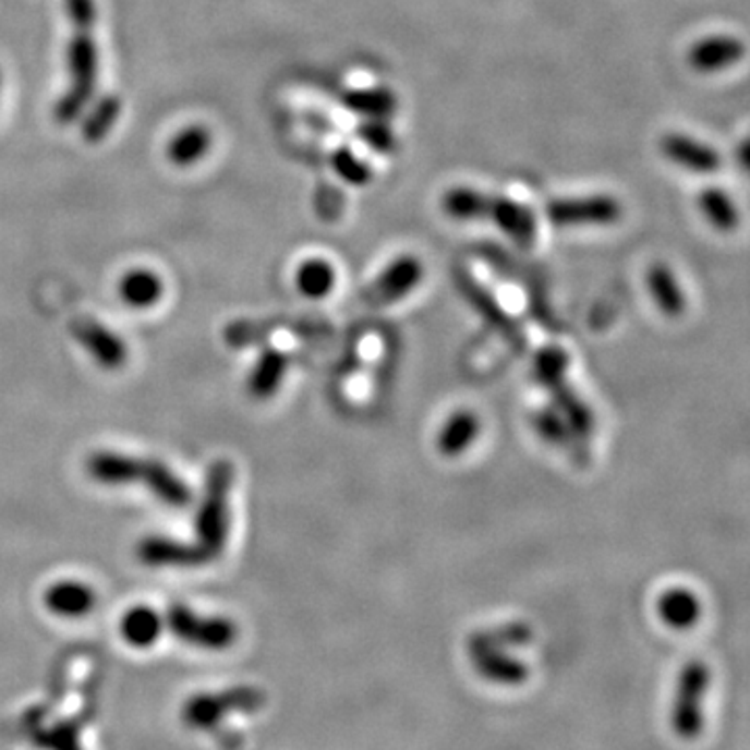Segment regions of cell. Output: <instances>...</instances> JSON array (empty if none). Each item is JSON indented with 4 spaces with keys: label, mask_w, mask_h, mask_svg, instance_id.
<instances>
[{
    "label": "cell",
    "mask_w": 750,
    "mask_h": 750,
    "mask_svg": "<svg viewBox=\"0 0 750 750\" xmlns=\"http://www.w3.org/2000/svg\"><path fill=\"white\" fill-rule=\"evenodd\" d=\"M86 471L102 486H144L167 507L180 509L192 503V491L186 482L159 459L98 450L88 457Z\"/></svg>",
    "instance_id": "1"
},
{
    "label": "cell",
    "mask_w": 750,
    "mask_h": 750,
    "mask_svg": "<svg viewBox=\"0 0 750 750\" xmlns=\"http://www.w3.org/2000/svg\"><path fill=\"white\" fill-rule=\"evenodd\" d=\"M234 484V468L230 461L219 459L207 473L205 494L196 513V546L203 551L207 561L221 555L230 536V493Z\"/></svg>",
    "instance_id": "2"
},
{
    "label": "cell",
    "mask_w": 750,
    "mask_h": 750,
    "mask_svg": "<svg viewBox=\"0 0 750 750\" xmlns=\"http://www.w3.org/2000/svg\"><path fill=\"white\" fill-rule=\"evenodd\" d=\"M569 354L559 347H546L534 359V375L540 384L553 395L562 420L578 436L590 434L594 418L584 400L569 386L567 379Z\"/></svg>",
    "instance_id": "3"
},
{
    "label": "cell",
    "mask_w": 750,
    "mask_h": 750,
    "mask_svg": "<svg viewBox=\"0 0 750 750\" xmlns=\"http://www.w3.org/2000/svg\"><path fill=\"white\" fill-rule=\"evenodd\" d=\"M165 626L188 646L211 653L226 651L238 640V626L232 619L198 613L186 605H173L165 617Z\"/></svg>",
    "instance_id": "4"
},
{
    "label": "cell",
    "mask_w": 750,
    "mask_h": 750,
    "mask_svg": "<svg viewBox=\"0 0 750 750\" xmlns=\"http://www.w3.org/2000/svg\"><path fill=\"white\" fill-rule=\"evenodd\" d=\"M265 704V694L255 686H235L221 692H203L182 706V722L190 729L219 726L228 713H253Z\"/></svg>",
    "instance_id": "5"
},
{
    "label": "cell",
    "mask_w": 750,
    "mask_h": 750,
    "mask_svg": "<svg viewBox=\"0 0 750 750\" xmlns=\"http://www.w3.org/2000/svg\"><path fill=\"white\" fill-rule=\"evenodd\" d=\"M619 217L621 205L605 194L555 198L546 205V219L559 228L610 226L619 221Z\"/></svg>",
    "instance_id": "6"
},
{
    "label": "cell",
    "mask_w": 750,
    "mask_h": 750,
    "mask_svg": "<svg viewBox=\"0 0 750 750\" xmlns=\"http://www.w3.org/2000/svg\"><path fill=\"white\" fill-rule=\"evenodd\" d=\"M71 334L77 344L88 352L102 370H119L128 361V344L118 331L105 324L84 317L71 324Z\"/></svg>",
    "instance_id": "7"
},
{
    "label": "cell",
    "mask_w": 750,
    "mask_h": 750,
    "mask_svg": "<svg viewBox=\"0 0 750 750\" xmlns=\"http://www.w3.org/2000/svg\"><path fill=\"white\" fill-rule=\"evenodd\" d=\"M423 280V263L413 255L397 257L375 278L367 299L374 305H392L411 294Z\"/></svg>",
    "instance_id": "8"
},
{
    "label": "cell",
    "mask_w": 750,
    "mask_h": 750,
    "mask_svg": "<svg viewBox=\"0 0 750 750\" xmlns=\"http://www.w3.org/2000/svg\"><path fill=\"white\" fill-rule=\"evenodd\" d=\"M469 656L477 676L498 686H519L530 678L528 665L507 653V649H494L469 642Z\"/></svg>",
    "instance_id": "9"
},
{
    "label": "cell",
    "mask_w": 750,
    "mask_h": 750,
    "mask_svg": "<svg viewBox=\"0 0 750 750\" xmlns=\"http://www.w3.org/2000/svg\"><path fill=\"white\" fill-rule=\"evenodd\" d=\"M455 280L461 290V294L468 299L471 306L493 326L500 331V336L511 342L513 347H523V334L516 322L505 313V309L496 303L493 294L480 286V281L473 280L469 274L457 269Z\"/></svg>",
    "instance_id": "10"
},
{
    "label": "cell",
    "mask_w": 750,
    "mask_h": 750,
    "mask_svg": "<svg viewBox=\"0 0 750 750\" xmlns=\"http://www.w3.org/2000/svg\"><path fill=\"white\" fill-rule=\"evenodd\" d=\"M488 219L503 234L509 235L517 246L530 249L536 242V217L525 205H519L505 196H493Z\"/></svg>",
    "instance_id": "11"
},
{
    "label": "cell",
    "mask_w": 750,
    "mask_h": 750,
    "mask_svg": "<svg viewBox=\"0 0 750 750\" xmlns=\"http://www.w3.org/2000/svg\"><path fill=\"white\" fill-rule=\"evenodd\" d=\"M138 559L148 567H198L205 565L207 557L196 544H186L164 536H148L141 540Z\"/></svg>",
    "instance_id": "12"
},
{
    "label": "cell",
    "mask_w": 750,
    "mask_h": 750,
    "mask_svg": "<svg viewBox=\"0 0 750 750\" xmlns=\"http://www.w3.org/2000/svg\"><path fill=\"white\" fill-rule=\"evenodd\" d=\"M45 607L57 617L80 619L93 613L96 607V592L93 586L80 580H59L47 588Z\"/></svg>",
    "instance_id": "13"
},
{
    "label": "cell",
    "mask_w": 750,
    "mask_h": 750,
    "mask_svg": "<svg viewBox=\"0 0 750 750\" xmlns=\"http://www.w3.org/2000/svg\"><path fill=\"white\" fill-rule=\"evenodd\" d=\"M480 430H482V422L477 413L469 409H459L450 413L436 438L438 452L446 459H457L465 455L473 443L480 438Z\"/></svg>",
    "instance_id": "14"
},
{
    "label": "cell",
    "mask_w": 750,
    "mask_h": 750,
    "mask_svg": "<svg viewBox=\"0 0 750 750\" xmlns=\"http://www.w3.org/2000/svg\"><path fill=\"white\" fill-rule=\"evenodd\" d=\"M288 356L276 349L258 354L257 363L249 372L246 390L253 399L265 400L274 397L283 384V377L288 374Z\"/></svg>",
    "instance_id": "15"
},
{
    "label": "cell",
    "mask_w": 750,
    "mask_h": 750,
    "mask_svg": "<svg viewBox=\"0 0 750 750\" xmlns=\"http://www.w3.org/2000/svg\"><path fill=\"white\" fill-rule=\"evenodd\" d=\"M704 669L703 665H688L681 672L680 690L674 711V724L680 731V736H690L699 726V697L703 692Z\"/></svg>",
    "instance_id": "16"
},
{
    "label": "cell",
    "mask_w": 750,
    "mask_h": 750,
    "mask_svg": "<svg viewBox=\"0 0 750 750\" xmlns=\"http://www.w3.org/2000/svg\"><path fill=\"white\" fill-rule=\"evenodd\" d=\"M164 628V617L153 607H146V605H136V607L125 610L121 621H119L121 638L134 649L153 646L161 638Z\"/></svg>",
    "instance_id": "17"
},
{
    "label": "cell",
    "mask_w": 750,
    "mask_h": 750,
    "mask_svg": "<svg viewBox=\"0 0 750 750\" xmlns=\"http://www.w3.org/2000/svg\"><path fill=\"white\" fill-rule=\"evenodd\" d=\"M491 198L493 196L475 188H450L443 194L440 207L455 221H482V219H488Z\"/></svg>",
    "instance_id": "18"
},
{
    "label": "cell",
    "mask_w": 750,
    "mask_h": 750,
    "mask_svg": "<svg viewBox=\"0 0 750 750\" xmlns=\"http://www.w3.org/2000/svg\"><path fill=\"white\" fill-rule=\"evenodd\" d=\"M164 280L150 269H132L119 283V294L125 305L134 309L155 306L164 297Z\"/></svg>",
    "instance_id": "19"
},
{
    "label": "cell",
    "mask_w": 750,
    "mask_h": 750,
    "mask_svg": "<svg viewBox=\"0 0 750 750\" xmlns=\"http://www.w3.org/2000/svg\"><path fill=\"white\" fill-rule=\"evenodd\" d=\"M294 283L297 290L306 299H326L336 288V269L326 258H306L297 267Z\"/></svg>",
    "instance_id": "20"
},
{
    "label": "cell",
    "mask_w": 750,
    "mask_h": 750,
    "mask_svg": "<svg viewBox=\"0 0 750 750\" xmlns=\"http://www.w3.org/2000/svg\"><path fill=\"white\" fill-rule=\"evenodd\" d=\"M342 105L365 119H386L397 111V96L388 88H365L344 94Z\"/></svg>",
    "instance_id": "21"
},
{
    "label": "cell",
    "mask_w": 750,
    "mask_h": 750,
    "mask_svg": "<svg viewBox=\"0 0 750 750\" xmlns=\"http://www.w3.org/2000/svg\"><path fill=\"white\" fill-rule=\"evenodd\" d=\"M658 615L672 628H690L699 615V601L692 592L674 588L661 594L658 598Z\"/></svg>",
    "instance_id": "22"
},
{
    "label": "cell",
    "mask_w": 750,
    "mask_h": 750,
    "mask_svg": "<svg viewBox=\"0 0 750 750\" xmlns=\"http://www.w3.org/2000/svg\"><path fill=\"white\" fill-rule=\"evenodd\" d=\"M211 148V134L207 128L192 125L180 132L169 144V157L178 165L196 164Z\"/></svg>",
    "instance_id": "23"
},
{
    "label": "cell",
    "mask_w": 750,
    "mask_h": 750,
    "mask_svg": "<svg viewBox=\"0 0 750 750\" xmlns=\"http://www.w3.org/2000/svg\"><path fill=\"white\" fill-rule=\"evenodd\" d=\"M649 290L653 292L656 305L661 306L665 313H669V315L680 313L681 306H684L680 288H678V283L667 267L656 265L649 271Z\"/></svg>",
    "instance_id": "24"
},
{
    "label": "cell",
    "mask_w": 750,
    "mask_h": 750,
    "mask_svg": "<svg viewBox=\"0 0 750 750\" xmlns=\"http://www.w3.org/2000/svg\"><path fill=\"white\" fill-rule=\"evenodd\" d=\"M331 169L342 182L351 186H365L372 180L370 165L361 161L347 146H340L331 153Z\"/></svg>",
    "instance_id": "25"
},
{
    "label": "cell",
    "mask_w": 750,
    "mask_h": 750,
    "mask_svg": "<svg viewBox=\"0 0 750 750\" xmlns=\"http://www.w3.org/2000/svg\"><path fill=\"white\" fill-rule=\"evenodd\" d=\"M532 638V632L525 624H509L503 628H496L493 632H480L469 638V642L475 644H484V646H494V649H509V646H517L523 644Z\"/></svg>",
    "instance_id": "26"
},
{
    "label": "cell",
    "mask_w": 750,
    "mask_h": 750,
    "mask_svg": "<svg viewBox=\"0 0 750 750\" xmlns=\"http://www.w3.org/2000/svg\"><path fill=\"white\" fill-rule=\"evenodd\" d=\"M359 138L365 142L375 153L388 155L395 150L397 142L390 132V128L384 123V119H367L359 125Z\"/></svg>",
    "instance_id": "27"
},
{
    "label": "cell",
    "mask_w": 750,
    "mask_h": 750,
    "mask_svg": "<svg viewBox=\"0 0 750 750\" xmlns=\"http://www.w3.org/2000/svg\"><path fill=\"white\" fill-rule=\"evenodd\" d=\"M40 745L48 750H82L80 747V734L71 724H61L48 729L40 738Z\"/></svg>",
    "instance_id": "28"
},
{
    "label": "cell",
    "mask_w": 750,
    "mask_h": 750,
    "mask_svg": "<svg viewBox=\"0 0 750 750\" xmlns=\"http://www.w3.org/2000/svg\"><path fill=\"white\" fill-rule=\"evenodd\" d=\"M119 113V102L116 98H107L96 111H94L93 118L88 119L86 123V136L88 138H100L109 128L111 123L116 121Z\"/></svg>",
    "instance_id": "29"
},
{
    "label": "cell",
    "mask_w": 750,
    "mask_h": 750,
    "mask_svg": "<svg viewBox=\"0 0 750 750\" xmlns=\"http://www.w3.org/2000/svg\"><path fill=\"white\" fill-rule=\"evenodd\" d=\"M536 430L540 432L542 438H546L548 443H555V445H562L567 440V432H569V425L565 423L562 418L559 415H553V413H539L536 415Z\"/></svg>",
    "instance_id": "30"
}]
</instances>
